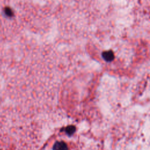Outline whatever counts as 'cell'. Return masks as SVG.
<instances>
[{
	"label": "cell",
	"mask_w": 150,
	"mask_h": 150,
	"mask_svg": "<svg viewBox=\"0 0 150 150\" xmlns=\"http://www.w3.org/2000/svg\"><path fill=\"white\" fill-rule=\"evenodd\" d=\"M5 14L8 16H13V12H12V11L11 10V8H8V7H6V8H5Z\"/></svg>",
	"instance_id": "cell-4"
},
{
	"label": "cell",
	"mask_w": 150,
	"mask_h": 150,
	"mask_svg": "<svg viewBox=\"0 0 150 150\" xmlns=\"http://www.w3.org/2000/svg\"><path fill=\"white\" fill-rule=\"evenodd\" d=\"M102 56H103V59L107 62H111L114 58V53L111 50L104 52L102 53Z\"/></svg>",
	"instance_id": "cell-1"
},
{
	"label": "cell",
	"mask_w": 150,
	"mask_h": 150,
	"mask_svg": "<svg viewBox=\"0 0 150 150\" xmlns=\"http://www.w3.org/2000/svg\"><path fill=\"white\" fill-rule=\"evenodd\" d=\"M76 131V128L74 127V126L73 125H70V126H68L65 129V132H66V134L69 135H72Z\"/></svg>",
	"instance_id": "cell-3"
},
{
	"label": "cell",
	"mask_w": 150,
	"mask_h": 150,
	"mask_svg": "<svg viewBox=\"0 0 150 150\" xmlns=\"http://www.w3.org/2000/svg\"><path fill=\"white\" fill-rule=\"evenodd\" d=\"M67 148L66 144L63 141L56 142L53 147V149H66Z\"/></svg>",
	"instance_id": "cell-2"
}]
</instances>
